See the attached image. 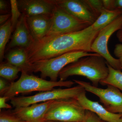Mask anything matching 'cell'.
Returning a JSON list of instances; mask_svg holds the SVG:
<instances>
[{"instance_id": "9c48e42d", "label": "cell", "mask_w": 122, "mask_h": 122, "mask_svg": "<svg viewBox=\"0 0 122 122\" xmlns=\"http://www.w3.org/2000/svg\"><path fill=\"white\" fill-rule=\"evenodd\" d=\"M75 83L81 86L86 91L95 95L99 98L103 106L108 111L114 114H122V93L111 85L105 89L94 86L89 82L74 79Z\"/></svg>"}, {"instance_id": "44dd1931", "label": "cell", "mask_w": 122, "mask_h": 122, "mask_svg": "<svg viewBox=\"0 0 122 122\" xmlns=\"http://www.w3.org/2000/svg\"><path fill=\"white\" fill-rule=\"evenodd\" d=\"M11 7V20L13 31L15 30L19 19L22 15L20 11L16 0H10Z\"/></svg>"}, {"instance_id": "1f68e13d", "label": "cell", "mask_w": 122, "mask_h": 122, "mask_svg": "<svg viewBox=\"0 0 122 122\" xmlns=\"http://www.w3.org/2000/svg\"><path fill=\"white\" fill-rule=\"evenodd\" d=\"M116 36L118 40L121 42H122V28L118 31L116 34Z\"/></svg>"}, {"instance_id": "8fae6325", "label": "cell", "mask_w": 122, "mask_h": 122, "mask_svg": "<svg viewBox=\"0 0 122 122\" xmlns=\"http://www.w3.org/2000/svg\"><path fill=\"white\" fill-rule=\"evenodd\" d=\"M53 100L34 103L28 106L16 107L12 112L25 122H43Z\"/></svg>"}, {"instance_id": "f1b7e54d", "label": "cell", "mask_w": 122, "mask_h": 122, "mask_svg": "<svg viewBox=\"0 0 122 122\" xmlns=\"http://www.w3.org/2000/svg\"><path fill=\"white\" fill-rule=\"evenodd\" d=\"M7 4L5 1L3 0H0V12L1 13L6 14H8L7 9Z\"/></svg>"}, {"instance_id": "d4e9b609", "label": "cell", "mask_w": 122, "mask_h": 122, "mask_svg": "<svg viewBox=\"0 0 122 122\" xmlns=\"http://www.w3.org/2000/svg\"><path fill=\"white\" fill-rule=\"evenodd\" d=\"M114 53L119 61L120 69L122 71V44H118L115 45Z\"/></svg>"}, {"instance_id": "83f0119b", "label": "cell", "mask_w": 122, "mask_h": 122, "mask_svg": "<svg viewBox=\"0 0 122 122\" xmlns=\"http://www.w3.org/2000/svg\"><path fill=\"white\" fill-rule=\"evenodd\" d=\"M8 99L5 96L0 97V109H11L12 106L9 104L6 103V100Z\"/></svg>"}, {"instance_id": "30bf717a", "label": "cell", "mask_w": 122, "mask_h": 122, "mask_svg": "<svg viewBox=\"0 0 122 122\" xmlns=\"http://www.w3.org/2000/svg\"><path fill=\"white\" fill-rule=\"evenodd\" d=\"M55 4L75 17L92 25L98 18L85 0H53Z\"/></svg>"}, {"instance_id": "2e32d148", "label": "cell", "mask_w": 122, "mask_h": 122, "mask_svg": "<svg viewBox=\"0 0 122 122\" xmlns=\"http://www.w3.org/2000/svg\"><path fill=\"white\" fill-rule=\"evenodd\" d=\"M7 62L20 68L21 72L31 73V64L28 59L26 50L16 48L10 51L5 56Z\"/></svg>"}, {"instance_id": "9a60e30c", "label": "cell", "mask_w": 122, "mask_h": 122, "mask_svg": "<svg viewBox=\"0 0 122 122\" xmlns=\"http://www.w3.org/2000/svg\"><path fill=\"white\" fill-rule=\"evenodd\" d=\"M26 18L34 41L40 40L46 36L50 28L51 16L37 15Z\"/></svg>"}, {"instance_id": "f546056e", "label": "cell", "mask_w": 122, "mask_h": 122, "mask_svg": "<svg viewBox=\"0 0 122 122\" xmlns=\"http://www.w3.org/2000/svg\"><path fill=\"white\" fill-rule=\"evenodd\" d=\"M11 16V13L2 14L0 15V24L2 25L7 22Z\"/></svg>"}, {"instance_id": "e0dca14e", "label": "cell", "mask_w": 122, "mask_h": 122, "mask_svg": "<svg viewBox=\"0 0 122 122\" xmlns=\"http://www.w3.org/2000/svg\"><path fill=\"white\" fill-rule=\"evenodd\" d=\"M122 15V9L108 10L104 9L95 22L92 25V28L99 31Z\"/></svg>"}, {"instance_id": "ffe728a7", "label": "cell", "mask_w": 122, "mask_h": 122, "mask_svg": "<svg viewBox=\"0 0 122 122\" xmlns=\"http://www.w3.org/2000/svg\"><path fill=\"white\" fill-rule=\"evenodd\" d=\"M21 70L20 68L7 62L1 63L0 65V76L1 77L11 82L18 77V74Z\"/></svg>"}, {"instance_id": "ba28073f", "label": "cell", "mask_w": 122, "mask_h": 122, "mask_svg": "<svg viewBox=\"0 0 122 122\" xmlns=\"http://www.w3.org/2000/svg\"><path fill=\"white\" fill-rule=\"evenodd\" d=\"M122 28V15L99 31L91 46L92 53L99 54L112 68L119 70H121L119 61L109 52L108 43L112 35Z\"/></svg>"}, {"instance_id": "3957f363", "label": "cell", "mask_w": 122, "mask_h": 122, "mask_svg": "<svg viewBox=\"0 0 122 122\" xmlns=\"http://www.w3.org/2000/svg\"><path fill=\"white\" fill-rule=\"evenodd\" d=\"M74 83L73 81H46L41 78L22 72L18 81L11 82L9 85L3 95L10 99L21 93L35 91L42 92L51 90L55 87L59 86L70 88Z\"/></svg>"}, {"instance_id": "4fadbf2b", "label": "cell", "mask_w": 122, "mask_h": 122, "mask_svg": "<svg viewBox=\"0 0 122 122\" xmlns=\"http://www.w3.org/2000/svg\"><path fill=\"white\" fill-rule=\"evenodd\" d=\"M33 41L26 17L22 14L15 28L8 48L18 47L26 49L31 46Z\"/></svg>"}, {"instance_id": "5bb4252c", "label": "cell", "mask_w": 122, "mask_h": 122, "mask_svg": "<svg viewBox=\"0 0 122 122\" xmlns=\"http://www.w3.org/2000/svg\"><path fill=\"white\" fill-rule=\"evenodd\" d=\"M76 99L85 110L93 112L101 119L107 122H118L119 119L122 117V114L112 113L98 102L90 100L86 96L85 90L81 93Z\"/></svg>"}, {"instance_id": "7402d4cb", "label": "cell", "mask_w": 122, "mask_h": 122, "mask_svg": "<svg viewBox=\"0 0 122 122\" xmlns=\"http://www.w3.org/2000/svg\"><path fill=\"white\" fill-rule=\"evenodd\" d=\"M94 13L98 17L104 9L102 0H85Z\"/></svg>"}, {"instance_id": "5b68a950", "label": "cell", "mask_w": 122, "mask_h": 122, "mask_svg": "<svg viewBox=\"0 0 122 122\" xmlns=\"http://www.w3.org/2000/svg\"><path fill=\"white\" fill-rule=\"evenodd\" d=\"M96 54L81 51L66 53L54 58L32 63L31 73L40 72L41 78L49 77L51 81H56L59 73L66 66L81 58Z\"/></svg>"}, {"instance_id": "d6986e66", "label": "cell", "mask_w": 122, "mask_h": 122, "mask_svg": "<svg viewBox=\"0 0 122 122\" xmlns=\"http://www.w3.org/2000/svg\"><path fill=\"white\" fill-rule=\"evenodd\" d=\"M13 31L11 18L0 27V61L4 58L5 49L11 33Z\"/></svg>"}, {"instance_id": "836d02e7", "label": "cell", "mask_w": 122, "mask_h": 122, "mask_svg": "<svg viewBox=\"0 0 122 122\" xmlns=\"http://www.w3.org/2000/svg\"></svg>"}, {"instance_id": "7a4b0ae2", "label": "cell", "mask_w": 122, "mask_h": 122, "mask_svg": "<svg viewBox=\"0 0 122 122\" xmlns=\"http://www.w3.org/2000/svg\"><path fill=\"white\" fill-rule=\"evenodd\" d=\"M109 70L105 59L97 53L81 58L65 67L59 73V80L65 81L70 76H84L94 86L98 87L100 81L107 77Z\"/></svg>"}, {"instance_id": "8992f818", "label": "cell", "mask_w": 122, "mask_h": 122, "mask_svg": "<svg viewBox=\"0 0 122 122\" xmlns=\"http://www.w3.org/2000/svg\"><path fill=\"white\" fill-rule=\"evenodd\" d=\"M55 5L51 15L50 28L46 36H58L78 32L91 25L88 22L75 17Z\"/></svg>"}, {"instance_id": "484cf974", "label": "cell", "mask_w": 122, "mask_h": 122, "mask_svg": "<svg viewBox=\"0 0 122 122\" xmlns=\"http://www.w3.org/2000/svg\"><path fill=\"white\" fill-rule=\"evenodd\" d=\"M104 8L108 10H115V0H102Z\"/></svg>"}, {"instance_id": "d6a6232c", "label": "cell", "mask_w": 122, "mask_h": 122, "mask_svg": "<svg viewBox=\"0 0 122 122\" xmlns=\"http://www.w3.org/2000/svg\"><path fill=\"white\" fill-rule=\"evenodd\" d=\"M118 122H122V117L120 118V119L119 120Z\"/></svg>"}, {"instance_id": "52a82bcc", "label": "cell", "mask_w": 122, "mask_h": 122, "mask_svg": "<svg viewBox=\"0 0 122 122\" xmlns=\"http://www.w3.org/2000/svg\"><path fill=\"white\" fill-rule=\"evenodd\" d=\"M85 91L83 87L78 85L66 89H54L42 92L32 96L14 97L10 99V103L14 107L28 106L34 103L50 100L66 98H76Z\"/></svg>"}, {"instance_id": "ac0fdd59", "label": "cell", "mask_w": 122, "mask_h": 122, "mask_svg": "<svg viewBox=\"0 0 122 122\" xmlns=\"http://www.w3.org/2000/svg\"><path fill=\"white\" fill-rule=\"evenodd\" d=\"M109 68L108 75L105 79L100 81L103 86L111 85L122 91V71L115 69L107 63Z\"/></svg>"}, {"instance_id": "603a6c76", "label": "cell", "mask_w": 122, "mask_h": 122, "mask_svg": "<svg viewBox=\"0 0 122 122\" xmlns=\"http://www.w3.org/2000/svg\"><path fill=\"white\" fill-rule=\"evenodd\" d=\"M0 122H25L15 115L13 112H1L0 114Z\"/></svg>"}, {"instance_id": "4316f807", "label": "cell", "mask_w": 122, "mask_h": 122, "mask_svg": "<svg viewBox=\"0 0 122 122\" xmlns=\"http://www.w3.org/2000/svg\"><path fill=\"white\" fill-rule=\"evenodd\" d=\"M5 79L1 77L0 78V94L4 95L5 92L6 91L9 85H8L7 81Z\"/></svg>"}, {"instance_id": "cb8c5ba5", "label": "cell", "mask_w": 122, "mask_h": 122, "mask_svg": "<svg viewBox=\"0 0 122 122\" xmlns=\"http://www.w3.org/2000/svg\"><path fill=\"white\" fill-rule=\"evenodd\" d=\"M84 122H108L101 119L97 115L92 112L86 110Z\"/></svg>"}, {"instance_id": "4dcf8cb0", "label": "cell", "mask_w": 122, "mask_h": 122, "mask_svg": "<svg viewBox=\"0 0 122 122\" xmlns=\"http://www.w3.org/2000/svg\"><path fill=\"white\" fill-rule=\"evenodd\" d=\"M115 9H122V0H115Z\"/></svg>"}, {"instance_id": "277c9868", "label": "cell", "mask_w": 122, "mask_h": 122, "mask_svg": "<svg viewBox=\"0 0 122 122\" xmlns=\"http://www.w3.org/2000/svg\"><path fill=\"white\" fill-rule=\"evenodd\" d=\"M86 110L76 98L54 100L45 116V121L84 122Z\"/></svg>"}, {"instance_id": "7c38bea8", "label": "cell", "mask_w": 122, "mask_h": 122, "mask_svg": "<svg viewBox=\"0 0 122 122\" xmlns=\"http://www.w3.org/2000/svg\"><path fill=\"white\" fill-rule=\"evenodd\" d=\"M18 5L25 17L37 15L51 16L55 5L53 0H19Z\"/></svg>"}, {"instance_id": "6da1fadb", "label": "cell", "mask_w": 122, "mask_h": 122, "mask_svg": "<svg viewBox=\"0 0 122 122\" xmlns=\"http://www.w3.org/2000/svg\"><path fill=\"white\" fill-rule=\"evenodd\" d=\"M99 31L91 25L81 31L56 36H46L34 41L26 50L30 64L51 59L74 51L92 53V45Z\"/></svg>"}]
</instances>
